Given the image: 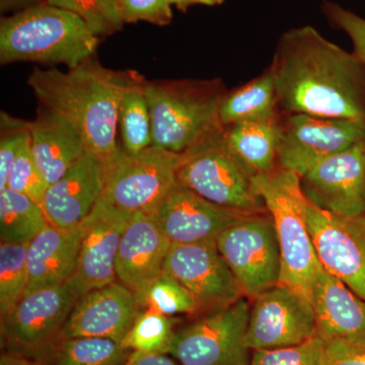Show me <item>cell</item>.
<instances>
[{
	"instance_id": "obj_29",
	"label": "cell",
	"mask_w": 365,
	"mask_h": 365,
	"mask_svg": "<svg viewBox=\"0 0 365 365\" xmlns=\"http://www.w3.org/2000/svg\"><path fill=\"white\" fill-rule=\"evenodd\" d=\"M141 309H153L165 316L198 317L195 302L169 274L163 273L134 292Z\"/></svg>"
},
{
	"instance_id": "obj_25",
	"label": "cell",
	"mask_w": 365,
	"mask_h": 365,
	"mask_svg": "<svg viewBox=\"0 0 365 365\" xmlns=\"http://www.w3.org/2000/svg\"><path fill=\"white\" fill-rule=\"evenodd\" d=\"M281 114L270 67L240 88L228 91L220 108L223 126L273 119Z\"/></svg>"
},
{
	"instance_id": "obj_19",
	"label": "cell",
	"mask_w": 365,
	"mask_h": 365,
	"mask_svg": "<svg viewBox=\"0 0 365 365\" xmlns=\"http://www.w3.org/2000/svg\"><path fill=\"white\" fill-rule=\"evenodd\" d=\"M103 188L104 165L86 153L58 181L48 187L42 202L48 222L57 227H76L102 198Z\"/></svg>"
},
{
	"instance_id": "obj_15",
	"label": "cell",
	"mask_w": 365,
	"mask_h": 365,
	"mask_svg": "<svg viewBox=\"0 0 365 365\" xmlns=\"http://www.w3.org/2000/svg\"><path fill=\"white\" fill-rule=\"evenodd\" d=\"M307 200L345 216L365 213V143L325 158L302 177Z\"/></svg>"
},
{
	"instance_id": "obj_36",
	"label": "cell",
	"mask_w": 365,
	"mask_h": 365,
	"mask_svg": "<svg viewBox=\"0 0 365 365\" xmlns=\"http://www.w3.org/2000/svg\"><path fill=\"white\" fill-rule=\"evenodd\" d=\"M321 11L329 25L350 38L353 54L365 64V19L329 0H323Z\"/></svg>"
},
{
	"instance_id": "obj_2",
	"label": "cell",
	"mask_w": 365,
	"mask_h": 365,
	"mask_svg": "<svg viewBox=\"0 0 365 365\" xmlns=\"http://www.w3.org/2000/svg\"><path fill=\"white\" fill-rule=\"evenodd\" d=\"M126 71H115L91 57L67 71L35 67L29 76L40 105L76 129L86 153L106 165L114 158L118 108Z\"/></svg>"
},
{
	"instance_id": "obj_23",
	"label": "cell",
	"mask_w": 365,
	"mask_h": 365,
	"mask_svg": "<svg viewBox=\"0 0 365 365\" xmlns=\"http://www.w3.org/2000/svg\"><path fill=\"white\" fill-rule=\"evenodd\" d=\"M31 150L48 187L86 153L83 139L63 118L40 106L31 122Z\"/></svg>"
},
{
	"instance_id": "obj_17",
	"label": "cell",
	"mask_w": 365,
	"mask_h": 365,
	"mask_svg": "<svg viewBox=\"0 0 365 365\" xmlns=\"http://www.w3.org/2000/svg\"><path fill=\"white\" fill-rule=\"evenodd\" d=\"M150 215L172 245L216 241L223 230L245 213L206 200L177 182Z\"/></svg>"
},
{
	"instance_id": "obj_14",
	"label": "cell",
	"mask_w": 365,
	"mask_h": 365,
	"mask_svg": "<svg viewBox=\"0 0 365 365\" xmlns=\"http://www.w3.org/2000/svg\"><path fill=\"white\" fill-rule=\"evenodd\" d=\"M251 302L246 345L251 351L302 344L317 335L313 307L278 284Z\"/></svg>"
},
{
	"instance_id": "obj_8",
	"label": "cell",
	"mask_w": 365,
	"mask_h": 365,
	"mask_svg": "<svg viewBox=\"0 0 365 365\" xmlns=\"http://www.w3.org/2000/svg\"><path fill=\"white\" fill-rule=\"evenodd\" d=\"M215 242L249 300L279 284L280 249L267 209L240 216Z\"/></svg>"
},
{
	"instance_id": "obj_41",
	"label": "cell",
	"mask_w": 365,
	"mask_h": 365,
	"mask_svg": "<svg viewBox=\"0 0 365 365\" xmlns=\"http://www.w3.org/2000/svg\"><path fill=\"white\" fill-rule=\"evenodd\" d=\"M225 0H169L172 6H176L180 11H188V9L194 6H222Z\"/></svg>"
},
{
	"instance_id": "obj_31",
	"label": "cell",
	"mask_w": 365,
	"mask_h": 365,
	"mask_svg": "<svg viewBox=\"0 0 365 365\" xmlns=\"http://www.w3.org/2000/svg\"><path fill=\"white\" fill-rule=\"evenodd\" d=\"M28 245H0V319L11 313L26 295L29 281Z\"/></svg>"
},
{
	"instance_id": "obj_10",
	"label": "cell",
	"mask_w": 365,
	"mask_h": 365,
	"mask_svg": "<svg viewBox=\"0 0 365 365\" xmlns=\"http://www.w3.org/2000/svg\"><path fill=\"white\" fill-rule=\"evenodd\" d=\"M81 297L69 280L26 294L11 313L0 319L2 346L7 351L44 359L58 342Z\"/></svg>"
},
{
	"instance_id": "obj_3",
	"label": "cell",
	"mask_w": 365,
	"mask_h": 365,
	"mask_svg": "<svg viewBox=\"0 0 365 365\" xmlns=\"http://www.w3.org/2000/svg\"><path fill=\"white\" fill-rule=\"evenodd\" d=\"M153 145L178 155L225 130L220 108L228 90L220 78L146 81Z\"/></svg>"
},
{
	"instance_id": "obj_22",
	"label": "cell",
	"mask_w": 365,
	"mask_h": 365,
	"mask_svg": "<svg viewBox=\"0 0 365 365\" xmlns=\"http://www.w3.org/2000/svg\"><path fill=\"white\" fill-rule=\"evenodd\" d=\"M85 220L69 228L54 227L49 222L28 245L26 294L71 279L78 264Z\"/></svg>"
},
{
	"instance_id": "obj_13",
	"label": "cell",
	"mask_w": 365,
	"mask_h": 365,
	"mask_svg": "<svg viewBox=\"0 0 365 365\" xmlns=\"http://www.w3.org/2000/svg\"><path fill=\"white\" fill-rule=\"evenodd\" d=\"M307 222L321 265L365 302V213L335 215L309 201Z\"/></svg>"
},
{
	"instance_id": "obj_35",
	"label": "cell",
	"mask_w": 365,
	"mask_h": 365,
	"mask_svg": "<svg viewBox=\"0 0 365 365\" xmlns=\"http://www.w3.org/2000/svg\"><path fill=\"white\" fill-rule=\"evenodd\" d=\"M31 138V122L1 113L0 139V192L6 189L7 177L16 155Z\"/></svg>"
},
{
	"instance_id": "obj_12",
	"label": "cell",
	"mask_w": 365,
	"mask_h": 365,
	"mask_svg": "<svg viewBox=\"0 0 365 365\" xmlns=\"http://www.w3.org/2000/svg\"><path fill=\"white\" fill-rule=\"evenodd\" d=\"M163 271L188 292L199 316L225 309L245 297L215 241L170 245Z\"/></svg>"
},
{
	"instance_id": "obj_16",
	"label": "cell",
	"mask_w": 365,
	"mask_h": 365,
	"mask_svg": "<svg viewBox=\"0 0 365 365\" xmlns=\"http://www.w3.org/2000/svg\"><path fill=\"white\" fill-rule=\"evenodd\" d=\"M131 215L102 197L86 218L78 264L69 279L81 295L116 282L118 249Z\"/></svg>"
},
{
	"instance_id": "obj_9",
	"label": "cell",
	"mask_w": 365,
	"mask_h": 365,
	"mask_svg": "<svg viewBox=\"0 0 365 365\" xmlns=\"http://www.w3.org/2000/svg\"><path fill=\"white\" fill-rule=\"evenodd\" d=\"M250 309L251 302L242 297L225 309L197 317L175 331L169 355L180 365H250Z\"/></svg>"
},
{
	"instance_id": "obj_21",
	"label": "cell",
	"mask_w": 365,
	"mask_h": 365,
	"mask_svg": "<svg viewBox=\"0 0 365 365\" xmlns=\"http://www.w3.org/2000/svg\"><path fill=\"white\" fill-rule=\"evenodd\" d=\"M170 245L150 215L132 213L118 249L117 281L135 292L157 278Z\"/></svg>"
},
{
	"instance_id": "obj_11",
	"label": "cell",
	"mask_w": 365,
	"mask_h": 365,
	"mask_svg": "<svg viewBox=\"0 0 365 365\" xmlns=\"http://www.w3.org/2000/svg\"><path fill=\"white\" fill-rule=\"evenodd\" d=\"M365 143V119L283 115L278 163L304 176L321 160Z\"/></svg>"
},
{
	"instance_id": "obj_40",
	"label": "cell",
	"mask_w": 365,
	"mask_h": 365,
	"mask_svg": "<svg viewBox=\"0 0 365 365\" xmlns=\"http://www.w3.org/2000/svg\"><path fill=\"white\" fill-rule=\"evenodd\" d=\"M0 365H47L41 360L25 356L19 353L6 351L2 352L0 357Z\"/></svg>"
},
{
	"instance_id": "obj_4",
	"label": "cell",
	"mask_w": 365,
	"mask_h": 365,
	"mask_svg": "<svg viewBox=\"0 0 365 365\" xmlns=\"http://www.w3.org/2000/svg\"><path fill=\"white\" fill-rule=\"evenodd\" d=\"M100 38L76 14L40 4L0 23V63L35 62L73 68L91 58Z\"/></svg>"
},
{
	"instance_id": "obj_1",
	"label": "cell",
	"mask_w": 365,
	"mask_h": 365,
	"mask_svg": "<svg viewBox=\"0 0 365 365\" xmlns=\"http://www.w3.org/2000/svg\"><path fill=\"white\" fill-rule=\"evenodd\" d=\"M269 67L281 114L365 119V64L314 26L283 33Z\"/></svg>"
},
{
	"instance_id": "obj_39",
	"label": "cell",
	"mask_w": 365,
	"mask_h": 365,
	"mask_svg": "<svg viewBox=\"0 0 365 365\" xmlns=\"http://www.w3.org/2000/svg\"><path fill=\"white\" fill-rule=\"evenodd\" d=\"M125 365H179L165 354L132 352Z\"/></svg>"
},
{
	"instance_id": "obj_34",
	"label": "cell",
	"mask_w": 365,
	"mask_h": 365,
	"mask_svg": "<svg viewBox=\"0 0 365 365\" xmlns=\"http://www.w3.org/2000/svg\"><path fill=\"white\" fill-rule=\"evenodd\" d=\"M6 188L28 196L42 207L48 184L33 157L31 138L16 155L9 170Z\"/></svg>"
},
{
	"instance_id": "obj_26",
	"label": "cell",
	"mask_w": 365,
	"mask_h": 365,
	"mask_svg": "<svg viewBox=\"0 0 365 365\" xmlns=\"http://www.w3.org/2000/svg\"><path fill=\"white\" fill-rule=\"evenodd\" d=\"M146 79L136 71H127L118 108V129L122 145L138 153L153 145V124L145 93Z\"/></svg>"
},
{
	"instance_id": "obj_7",
	"label": "cell",
	"mask_w": 365,
	"mask_h": 365,
	"mask_svg": "<svg viewBox=\"0 0 365 365\" xmlns=\"http://www.w3.org/2000/svg\"><path fill=\"white\" fill-rule=\"evenodd\" d=\"M185 155L150 145L130 153L119 143L114 158L104 165L103 198L130 213H151L177 184Z\"/></svg>"
},
{
	"instance_id": "obj_24",
	"label": "cell",
	"mask_w": 365,
	"mask_h": 365,
	"mask_svg": "<svg viewBox=\"0 0 365 365\" xmlns=\"http://www.w3.org/2000/svg\"><path fill=\"white\" fill-rule=\"evenodd\" d=\"M282 120L283 115H280L273 119L240 122L225 127L228 145L255 174H269L279 165Z\"/></svg>"
},
{
	"instance_id": "obj_32",
	"label": "cell",
	"mask_w": 365,
	"mask_h": 365,
	"mask_svg": "<svg viewBox=\"0 0 365 365\" xmlns=\"http://www.w3.org/2000/svg\"><path fill=\"white\" fill-rule=\"evenodd\" d=\"M39 4L59 7L76 14L97 37L119 32L124 21L120 0H38Z\"/></svg>"
},
{
	"instance_id": "obj_33",
	"label": "cell",
	"mask_w": 365,
	"mask_h": 365,
	"mask_svg": "<svg viewBox=\"0 0 365 365\" xmlns=\"http://www.w3.org/2000/svg\"><path fill=\"white\" fill-rule=\"evenodd\" d=\"M250 365H327L325 341L316 335L302 344L256 350Z\"/></svg>"
},
{
	"instance_id": "obj_27",
	"label": "cell",
	"mask_w": 365,
	"mask_h": 365,
	"mask_svg": "<svg viewBox=\"0 0 365 365\" xmlns=\"http://www.w3.org/2000/svg\"><path fill=\"white\" fill-rule=\"evenodd\" d=\"M132 351L107 338L76 337L61 339L44 359L47 365H125Z\"/></svg>"
},
{
	"instance_id": "obj_20",
	"label": "cell",
	"mask_w": 365,
	"mask_h": 365,
	"mask_svg": "<svg viewBox=\"0 0 365 365\" xmlns=\"http://www.w3.org/2000/svg\"><path fill=\"white\" fill-rule=\"evenodd\" d=\"M317 335L325 342H365V302L319 265L312 295Z\"/></svg>"
},
{
	"instance_id": "obj_6",
	"label": "cell",
	"mask_w": 365,
	"mask_h": 365,
	"mask_svg": "<svg viewBox=\"0 0 365 365\" xmlns=\"http://www.w3.org/2000/svg\"><path fill=\"white\" fill-rule=\"evenodd\" d=\"M256 176L228 145L225 128L185 153L177 182L216 205L252 213L266 210L255 186Z\"/></svg>"
},
{
	"instance_id": "obj_30",
	"label": "cell",
	"mask_w": 365,
	"mask_h": 365,
	"mask_svg": "<svg viewBox=\"0 0 365 365\" xmlns=\"http://www.w3.org/2000/svg\"><path fill=\"white\" fill-rule=\"evenodd\" d=\"M175 324L174 317L143 309L121 344L132 352L169 355Z\"/></svg>"
},
{
	"instance_id": "obj_18",
	"label": "cell",
	"mask_w": 365,
	"mask_h": 365,
	"mask_svg": "<svg viewBox=\"0 0 365 365\" xmlns=\"http://www.w3.org/2000/svg\"><path fill=\"white\" fill-rule=\"evenodd\" d=\"M141 311L134 292L116 281L79 297L59 340L96 337L121 343Z\"/></svg>"
},
{
	"instance_id": "obj_38",
	"label": "cell",
	"mask_w": 365,
	"mask_h": 365,
	"mask_svg": "<svg viewBox=\"0 0 365 365\" xmlns=\"http://www.w3.org/2000/svg\"><path fill=\"white\" fill-rule=\"evenodd\" d=\"M325 344L327 365H365V342L336 340Z\"/></svg>"
},
{
	"instance_id": "obj_5",
	"label": "cell",
	"mask_w": 365,
	"mask_h": 365,
	"mask_svg": "<svg viewBox=\"0 0 365 365\" xmlns=\"http://www.w3.org/2000/svg\"><path fill=\"white\" fill-rule=\"evenodd\" d=\"M255 186L275 227L281 256L279 284L312 306L314 277L321 263L309 232V200L302 177L278 165L269 174L257 175Z\"/></svg>"
},
{
	"instance_id": "obj_28",
	"label": "cell",
	"mask_w": 365,
	"mask_h": 365,
	"mask_svg": "<svg viewBox=\"0 0 365 365\" xmlns=\"http://www.w3.org/2000/svg\"><path fill=\"white\" fill-rule=\"evenodd\" d=\"M42 207L24 194L6 188L0 192V240L30 244L48 225Z\"/></svg>"
},
{
	"instance_id": "obj_37",
	"label": "cell",
	"mask_w": 365,
	"mask_h": 365,
	"mask_svg": "<svg viewBox=\"0 0 365 365\" xmlns=\"http://www.w3.org/2000/svg\"><path fill=\"white\" fill-rule=\"evenodd\" d=\"M120 11L124 24L146 21L167 26L173 20L169 0H120Z\"/></svg>"
}]
</instances>
